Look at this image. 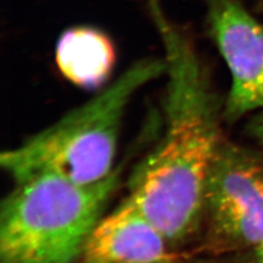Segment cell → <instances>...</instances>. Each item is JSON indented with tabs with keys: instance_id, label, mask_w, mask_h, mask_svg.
Masks as SVG:
<instances>
[{
	"instance_id": "obj_1",
	"label": "cell",
	"mask_w": 263,
	"mask_h": 263,
	"mask_svg": "<svg viewBox=\"0 0 263 263\" xmlns=\"http://www.w3.org/2000/svg\"><path fill=\"white\" fill-rule=\"evenodd\" d=\"M164 48V124L158 143L128 180L134 202L176 248L199 232L212 162L223 141L220 104L189 30L172 21L160 0H146Z\"/></svg>"
},
{
	"instance_id": "obj_2",
	"label": "cell",
	"mask_w": 263,
	"mask_h": 263,
	"mask_svg": "<svg viewBox=\"0 0 263 263\" xmlns=\"http://www.w3.org/2000/svg\"><path fill=\"white\" fill-rule=\"evenodd\" d=\"M166 72L164 60L134 63L93 98L0 155L14 183L51 175L82 184L108 178L117 168L120 134L133 97Z\"/></svg>"
},
{
	"instance_id": "obj_3",
	"label": "cell",
	"mask_w": 263,
	"mask_h": 263,
	"mask_svg": "<svg viewBox=\"0 0 263 263\" xmlns=\"http://www.w3.org/2000/svg\"><path fill=\"white\" fill-rule=\"evenodd\" d=\"M122 178L82 184L51 175L14 183L0 208V263H76Z\"/></svg>"
},
{
	"instance_id": "obj_4",
	"label": "cell",
	"mask_w": 263,
	"mask_h": 263,
	"mask_svg": "<svg viewBox=\"0 0 263 263\" xmlns=\"http://www.w3.org/2000/svg\"><path fill=\"white\" fill-rule=\"evenodd\" d=\"M202 249L215 257L263 241V155L223 138L204 192Z\"/></svg>"
},
{
	"instance_id": "obj_5",
	"label": "cell",
	"mask_w": 263,
	"mask_h": 263,
	"mask_svg": "<svg viewBox=\"0 0 263 263\" xmlns=\"http://www.w3.org/2000/svg\"><path fill=\"white\" fill-rule=\"evenodd\" d=\"M206 28L232 77L223 118L234 123L263 110V24L240 0H204Z\"/></svg>"
},
{
	"instance_id": "obj_6",
	"label": "cell",
	"mask_w": 263,
	"mask_h": 263,
	"mask_svg": "<svg viewBox=\"0 0 263 263\" xmlns=\"http://www.w3.org/2000/svg\"><path fill=\"white\" fill-rule=\"evenodd\" d=\"M85 263H181L161 230L129 199L102 217L90 236Z\"/></svg>"
},
{
	"instance_id": "obj_7",
	"label": "cell",
	"mask_w": 263,
	"mask_h": 263,
	"mask_svg": "<svg viewBox=\"0 0 263 263\" xmlns=\"http://www.w3.org/2000/svg\"><path fill=\"white\" fill-rule=\"evenodd\" d=\"M117 52L108 34L95 27L65 30L57 40L55 63L64 78L77 87L99 88L113 71Z\"/></svg>"
},
{
	"instance_id": "obj_8",
	"label": "cell",
	"mask_w": 263,
	"mask_h": 263,
	"mask_svg": "<svg viewBox=\"0 0 263 263\" xmlns=\"http://www.w3.org/2000/svg\"><path fill=\"white\" fill-rule=\"evenodd\" d=\"M216 258L210 263H263V241L247 250Z\"/></svg>"
},
{
	"instance_id": "obj_9",
	"label": "cell",
	"mask_w": 263,
	"mask_h": 263,
	"mask_svg": "<svg viewBox=\"0 0 263 263\" xmlns=\"http://www.w3.org/2000/svg\"><path fill=\"white\" fill-rule=\"evenodd\" d=\"M247 130L252 138L263 146V110L257 112L250 119Z\"/></svg>"
},
{
	"instance_id": "obj_10",
	"label": "cell",
	"mask_w": 263,
	"mask_h": 263,
	"mask_svg": "<svg viewBox=\"0 0 263 263\" xmlns=\"http://www.w3.org/2000/svg\"><path fill=\"white\" fill-rule=\"evenodd\" d=\"M256 9L259 13L263 14V0H256Z\"/></svg>"
}]
</instances>
